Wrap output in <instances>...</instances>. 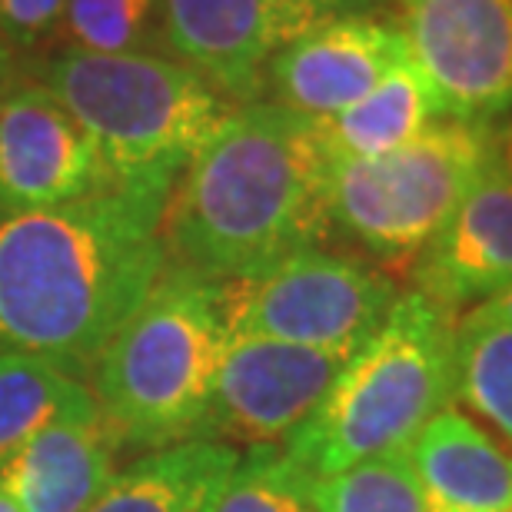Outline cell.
<instances>
[{
    "mask_svg": "<svg viewBox=\"0 0 512 512\" xmlns=\"http://www.w3.org/2000/svg\"><path fill=\"white\" fill-rule=\"evenodd\" d=\"M167 203L100 190L0 210V360L37 356L84 376L167 266Z\"/></svg>",
    "mask_w": 512,
    "mask_h": 512,
    "instance_id": "6da1fadb",
    "label": "cell"
},
{
    "mask_svg": "<svg viewBox=\"0 0 512 512\" xmlns=\"http://www.w3.org/2000/svg\"><path fill=\"white\" fill-rule=\"evenodd\" d=\"M330 167L313 120L276 100L233 107L167 197V263L223 283L320 247L333 230Z\"/></svg>",
    "mask_w": 512,
    "mask_h": 512,
    "instance_id": "7a4b0ae2",
    "label": "cell"
},
{
    "mask_svg": "<svg viewBox=\"0 0 512 512\" xmlns=\"http://www.w3.org/2000/svg\"><path fill=\"white\" fill-rule=\"evenodd\" d=\"M40 84L90 133L110 187L167 203L233 104L180 60L160 54L60 50L37 67Z\"/></svg>",
    "mask_w": 512,
    "mask_h": 512,
    "instance_id": "3957f363",
    "label": "cell"
},
{
    "mask_svg": "<svg viewBox=\"0 0 512 512\" xmlns=\"http://www.w3.org/2000/svg\"><path fill=\"white\" fill-rule=\"evenodd\" d=\"M223 346L220 283L167 263L87 373L120 449L150 453L197 439Z\"/></svg>",
    "mask_w": 512,
    "mask_h": 512,
    "instance_id": "277c9868",
    "label": "cell"
},
{
    "mask_svg": "<svg viewBox=\"0 0 512 512\" xmlns=\"http://www.w3.org/2000/svg\"><path fill=\"white\" fill-rule=\"evenodd\" d=\"M456 316L406 290L360 350L350 353L320 409L283 449L316 476L403 453L439 409L453 403Z\"/></svg>",
    "mask_w": 512,
    "mask_h": 512,
    "instance_id": "5b68a950",
    "label": "cell"
},
{
    "mask_svg": "<svg viewBox=\"0 0 512 512\" xmlns=\"http://www.w3.org/2000/svg\"><path fill=\"white\" fill-rule=\"evenodd\" d=\"M496 147V124L443 117L380 157L333 160L330 227L383 266L409 270L486 173Z\"/></svg>",
    "mask_w": 512,
    "mask_h": 512,
    "instance_id": "8992f818",
    "label": "cell"
},
{
    "mask_svg": "<svg viewBox=\"0 0 512 512\" xmlns=\"http://www.w3.org/2000/svg\"><path fill=\"white\" fill-rule=\"evenodd\" d=\"M393 276L360 256L323 247L296 250L250 276L220 283L227 336L310 346L350 356L396 303Z\"/></svg>",
    "mask_w": 512,
    "mask_h": 512,
    "instance_id": "52a82bcc",
    "label": "cell"
},
{
    "mask_svg": "<svg viewBox=\"0 0 512 512\" xmlns=\"http://www.w3.org/2000/svg\"><path fill=\"white\" fill-rule=\"evenodd\" d=\"M346 360L266 336H227L197 439L283 446L320 409Z\"/></svg>",
    "mask_w": 512,
    "mask_h": 512,
    "instance_id": "ba28073f",
    "label": "cell"
},
{
    "mask_svg": "<svg viewBox=\"0 0 512 512\" xmlns=\"http://www.w3.org/2000/svg\"><path fill=\"white\" fill-rule=\"evenodd\" d=\"M399 30L443 117L496 124L512 110V0H403Z\"/></svg>",
    "mask_w": 512,
    "mask_h": 512,
    "instance_id": "9c48e42d",
    "label": "cell"
},
{
    "mask_svg": "<svg viewBox=\"0 0 512 512\" xmlns=\"http://www.w3.org/2000/svg\"><path fill=\"white\" fill-rule=\"evenodd\" d=\"M323 20L283 0H160V34L173 60L233 107L256 104L280 50Z\"/></svg>",
    "mask_w": 512,
    "mask_h": 512,
    "instance_id": "30bf717a",
    "label": "cell"
},
{
    "mask_svg": "<svg viewBox=\"0 0 512 512\" xmlns=\"http://www.w3.org/2000/svg\"><path fill=\"white\" fill-rule=\"evenodd\" d=\"M110 187L90 133L44 84L0 94V210H44Z\"/></svg>",
    "mask_w": 512,
    "mask_h": 512,
    "instance_id": "8fae6325",
    "label": "cell"
},
{
    "mask_svg": "<svg viewBox=\"0 0 512 512\" xmlns=\"http://www.w3.org/2000/svg\"><path fill=\"white\" fill-rule=\"evenodd\" d=\"M406 50L393 20L360 10L330 14L273 57L266 87L280 107L306 120H326L370 94Z\"/></svg>",
    "mask_w": 512,
    "mask_h": 512,
    "instance_id": "7c38bea8",
    "label": "cell"
},
{
    "mask_svg": "<svg viewBox=\"0 0 512 512\" xmlns=\"http://www.w3.org/2000/svg\"><path fill=\"white\" fill-rule=\"evenodd\" d=\"M409 276L413 290L453 316L512 283V163L499 147Z\"/></svg>",
    "mask_w": 512,
    "mask_h": 512,
    "instance_id": "4fadbf2b",
    "label": "cell"
},
{
    "mask_svg": "<svg viewBox=\"0 0 512 512\" xmlns=\"http://www.w3.org/2000/svg\"><path fill=\"white\" fill-rule=\"evenodd\" d=\"M120 453L124 449L87 389L0 466V489L20 512H87L117 476Z\"/></svg>",
    "mask_w": 512,
    "mask_h": 512,
    "instance_id": "5bb4252c",
    "label": "cell"
},
{
    "mask_svg": "<svg viewBox=\"0 0 512 512\" xmlns=\"http://www.w3.org/2000/svg\"><path fill=\"white\" fill-rule=\"evenodd\" d=\"M433 512H509L512 446L466 409L443 406L406 446Z\"/></svg>",
    "mask_w": 512,
    "mask_h": 512,
    "instance_id": "9a60e30c",
    "label": "cell"
},
{
    "mask_svg": "<svg viewBox=\"0 0 512 512\" xmlns=\"http://www.w3.org/2000/svg\"><path fill=\"white\" fill-rule=\"evenodd\" d=\"M237 463L240 449L217 439L150 449L117 469L87 512H210Z\"/></svg>",
    "mask_w": 512,
    "mask_h": 512,
    "instance_id": "2e32d148",
    "label": "cell"
},
{
    "mask_svg": "<svg viewBox=\"0 0 512 512\" xmlns=\"http://www.w3.org/2000/svg\"><path fill=\"white\" fill-rule=\"evenodd\" d=\"M436 120H443L439 97L406 50L363 100L313 124L330 160H366L416 140Z\"/></svg>",
    "mask_w": 512,
    "mask_h": 512,
    "instance_id": "e0dca14e",
    "label": "cell"
},
{
    "mask_svg": "<svg viewBox=\"0 0 512 512\" xmlns=\"http://www.w3.org/2000/svg\"><path fill=\"white\" fill-rule=\"evenodd\" d=\"M87 380L37 356L0 360V466L87 393Z\"/></svg>",
    "mask_w": 512,
    "mask_h": 512,
    "instance_id": "ac0fdd59",
    "label": "cell"
},
{
    "mask_svg": "<svg viewBox=\"0 0 512 512\" xmlns=\"http://www.w3.org/2000/svg\"><path fill=\"white\" fill-rule=\"evenodd\" d=\"M453 396L512 446V326L456 320Z\"/></svg>",
    "mask_w": 512,
    "mask_h": 512,
    "instance_id": "d6986e66",
    "label": "cell"
},
{
    "mask_svg": "<svg viewBox=\"0 0 512 512\" xmlns=\"http://www.w3.org/2000/svg\"><path fill=\"white\" fill-rule=\"evenodd\" d=\"M320 476L283 446H250L210 512H316Z\"/></svg>",
    "mask_w": 512,
    "mask_h": 512,
    "instance_id": "ffe728a7",
    "label": "cell"
},
{
    "mask_svg": "<svg viewBox=\"0 0 512 512\" xmlns=\"http://www.w3.org/2000/svg\"><path fill=\"white\" fill-rule=\"evenodd\" d=\"M316 512H433L406 449L320 479Z\"/></svg>",
    "mask_w": 512,
    "mask_h": 512,
    "instance_id": "44dd1931",
    "label": "cell"
},
{
    "mask_svg": "<svg viewBox=\"0 0 512 512\" xmlns=\"http://www.w3.org/2000/svg\"><path fill=\"white\" fill-rule=\"evenodd\" d=\"M160 27V0H67L57 40L87 54H137Z\"/></svg>",
    "mask_w": 512,
    "mask_h": 512,
    "instance_id": "7402d4cb",
    "label": "cell"
},
{
    "mask_svg": "<svg viewBox=\"0 0 512 512\" xmlns=\"http://www.w3.org/2000/svg\"><path fill=\"white\" fill-rule=\"evenodd\" d=\"M67 0H0V44L14 50H34L57 37Z\"/></svg>",
    "mask_w": 512,
    "mask_h": 512,
    "instance_id": "603a6c76",
    "label": "cell"
},
{
    "mask_svg": "<svg viewBox=\"0 0 512 512\" xmlns=\"http://www.w3.org/2000/svg\"><path fill=\"white\" fill-rule=\"evenodd\" d=\"M463 320H476V323H506L512 326V283L503 286L499 293L486 296L483 303L469 306L463 313Z\"/></svg>",
    "mask_w": 512,
    "mask_h": 512,
    "instance_id": "cb8c5ba5",
    "label": "cell"
},
{
    "mask_svg": "<svg viewBox=\"0 0 512 512\" xmlns=\"http://www.w3.org/2000/svg\"><path fill=\"white\" fill-rule=\"evenodd\" d=\"M283 4H293V7L313 10V14H320V17H330V14H346L356 0H283Z\"/></svg>",
    "mask_w": 512,
    "mask_h": 512,
    "instance_id": "d4e9b609",
    "label": "cell"
},
{
    "mask_svg": "<svg viewBox=\"0 0 512 512\" xmlns=\"http://www.w3.org/2000/svg\"><path fill=\"white\" fill-rule=\"evenodd\" d=\"M10 70H14V57H10V50H7L4 44H0V94L7 90Z\"/></svg>",
    "mask_w": 512,
    "mask_h": 512,
    "instance_id": "484cf974",
    "label": "cell"
},
{
    "mask_svg": "<svg viewBox=\"0 0 512 512\" xmlns=\"http://www.w3.org/2000/svg\"><path fill=\"white\" fill-rule=\"evenodd\" d=\"M499 150H503L506 160L512 163V120H509L503 130H499Z\"/></svg>",
    "mask_w": 512,
    "mask_h": 512,
    "instance_id": "4316f807",
    "label": "cell"
},
{
    "mask_svg": "<svg viewBox=\"0 0 512 512\" xmlns=\"http://www.w3.org/2000/svg\"><path fill=\"white\" fill-rule=\"evenodd\" d=\"M0 512H20V506L4 493V489H0Z\"/></svg>",
    "mask_w": 512,
    "mask_h": 512,
    "instance_id": "83f0119b",
    "label": "cell"
},
{
    "mask_svg": "<svg viewBox=\"0 0 512 512\" xmlns=\"http://www.w3.org/2000/svg\"><path fill=\"white\" fill-rule=\"evenodd\" d=\"M509 512H512V509H509Z\"/></svg>",
    "mask_w": 512,
    "mask_h": 512,
    "instance_id": "f1b7e54d",
    "label": "cell"
}]
</instances>
